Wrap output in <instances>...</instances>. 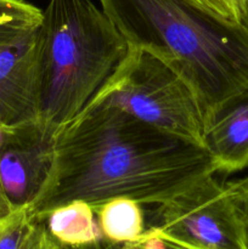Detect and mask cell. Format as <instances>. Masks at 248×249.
<instances>
[{
	"instance_id": "4",
	"label": "cell",
	"mask_w": 248,
	"mask_h": 249,
	"mask_svg": "<svg viewBox=\"0 0 248 249\" xmlns=\"http://www.w3.org/2000/svg\"><path fill=\"white\" fill-rule=\"evenodd\" d=\"M89 105L116 107L151 126L203 147V114L190 85L157 56L128 45Z\"/></svg>"
},
{
	"instance_id": "22",
	"label": "cell",
	"mask_w": 248,
	"mask_h": 249,
	"mask_svg": "<svg viewBox=\"0 0 248 249\" xmlns=\"http://www.w3.org/2000/svg\"><path fill=\"white\" fill-rule=\"evenodd\" d=\"M63 249H66V248H63Z\"/></svg>"
},
{
	"instance_id": "18",
	"label": "cell",
	"mask_w": 248,
	"mask_h": 249,
	"mask_svg": "<svg viewBox=\"0 0 248 249\" xmlns=\"http://www.w3.org/2000/svg\"><path fill=\"white\" fill-rule=\"evenodd\" d=\"M5 133H6V126L0 125V145H1L2 141H4ZM12 209L14 208H11V207H10V204L7 203L6 198H5L4 195H2L1 187H0V218H1V216H4L5 214L9 213V212H11Z\"/></svg>"
},
{
	"instance_id": "7",
	"label": "cell",
	"mask_w": 248,
	"mask_h": 249,
	"mask_svg": "<svg viewBox=\"0 0 248 249\" xmlns=\"http://www.w3.org/2000/svg\"><path fill=\"white\" fill-rule=\"evenodd\" d=\"M38 28L0 49V125L2 126L22 125L38 119L40 89Z\"/></svg>"
},
{
	"instance_id": "11",
	"label": "cell",
	"mask_w": 248,
	"mask_h": 249,
	"mask_svg": "<svg viewBox=\"0 0 248 249\" xmlns=\"http://www.w3.org/2000/svg\"><path fill=\"white\" fill-rule=\"evenodd\" d=\"M36 219L28 208L12 209L0 218V249H21Z\"/></svg>"
},
{
	"instance_id": "15",
	"label": "cell",
	"mask_w": 248,
	"mask_h": 249,
	"mask_svg": "<svg viewBox=\"0 0 248 249\" xmlns=\"http://www.w3.org/2000/svg\"><path fill=\"white\" fill-rule=\"evenodd\" d=\"M226 192L243 219L248 232V175L233 181L226 182Z\"/></svg>"
},
{
	"instance_id": "20",
	"label": "cell",
	"mask_w": 248,
	"mask_h": 249,
	"mask_svg": "<svg viewBox=\"0 0 248 249\" xmlns=\"http://www.w3.org/2000/svg\"><path fill=\"white\" fill-rule=\"evenodd\" d=\"M240 5L241 22L248 28V0H238Z\"/></svg>"
},
{
	"instance_id": "10",
	"label": "cell",
	"mask_w": 248,
	"mask_h": 249,
	"mask_svg": "<svg viewBox=\"0 0 248 249\" xmlns=\"http://www.w3.org/2000/svg\"><path fill=\"white\" fill-rule=\"evenodd\" d=\"M142 204L117 197L94 209L104 240L116 245L136 242L146 231Z\"/></svg>"
},
{
	"instance_id": "12",
	"label": "cell",
	"mask_w": 248,
	"mask_h": 249,
	"mask_svg": "<svg viewBox=\"0 0 248 249\" xmlns=\"http://www.w3.org/2000/svg\"><path fill=\"white\" fill-rule=\"evenodd\" d=\"M0 19H43V10L24 0H0Z\"/></svg>"
},
{
	"instance_id": "2",
	"label": "cell",
	"mask_w": 248,
	"mask_h": 249,
	"mask_svg": "<svg viewBox=\"0 0 248 249\" xmlns=\"http://www.w3.org/2000/svg\"><path fill=\"white\" fill-rule=\"evenodd\" d=\"M128 45L172 67L192 89L204 126L248 88V28L187 0H99Z\"/></svg>"
},
{
	"instance_id": "1",
	"label": "cell",
	"mask_w": 248,
	"mask_h": 249,
	"mask_svg": "<svg viewBox=\"0 0 248 249\" xmlns=\"http://www.w3.org/2000/svg\"><path fill=\"white\" fill-rule=\"evenodd\" d=\"M212 174L213 160L201 146L116 107L88 105L56 135L53 167L28 211L43 220L75 199L95 209L117 197L158 206Z\"/></svg>"
},
{
	"instance_id": "16",
	"label": "cell",
	"mask_w": 248,
	"mask_h": 249,
	"mask_svg": "<svg viewBox=\"0 0 248 249\" xmlns=\"http://www.w3.org/2000/svg\"><path fill=\"white\" fill-rule=\"evenodd\" d=\"M21 249H63L46 229L44 220H36Z\"/></svg>"
},
{
	"instance_id": "21",
	"label": "cell",
	"mask_w": 248,
	"mask_h": 249,
	"mask_svg": "<svg viewBox=\"0 0 248 249\" xmlns=\"http://www.w3.org/2000/svg\"><path fill=\"white\" fill-rule=\"evenodd\" d=\"M112 249H140V248L136 246L135 242H133V243H123V245H116V243H113Z\"/></svg>"
},
{
	"instance_id": "14",
	"label": "cell",
	"mask_w": 248,
	"mask_h": 249,
	"mask_svg": "<svg viewBox=\"0 0 248 249\" xmlns=\"http://www.w3.org/2000/svg\"><path fill=\"white\" fill-rule=\"evenodd\" d=\"M203 11L230 22H241L238 0H187Z\"/></svg>"
},
{
	"instance_id": "17",
	"label": "cell",
	"mask_w": 248,
	"mask_h": 249,
	"mask_svg": "<svg viewBox=\"0 0 248 249\" xmlns=\"http://www.w3.org/2000/svg\"><path fill=\"white\" fill-rule=\"evenodd\" d=\"M136 246L140 249H195L177 243L156 231L146 229L140 240L136 241Z\"/></svg>"
},
{
	"instance_id": "3",
	"label": "cell",
	"mask_w": 248,
	"mask_h": 249,
	"mask_svg": "<svg viewBox=\"0 0 248 249\" xmlns=\"http://www.w3.org/2000/svg\"><path fill=\"white\" fill-rule=\"evenodd\" d=\"M38 33V121L57 135L106 84L128 43L92 0H49Z\"/></svg>"
},
{
	"instance_id": "5",
	"label": "cell",
	"mask_w": 248,
	"mask_h": 249,
	"mask_svg": "<svg viewBox=\"0 0 248 249\" xmlns=\"http://www.w3.org/2000/svg\"><path fill=\"white\" fill-rule=\"evenodd\" d=\"M215 175L155 206L147 229L195 249H248L242 216Z\"/></svg>"
},
{
	"instance_id": "6",
	"label": "cell",
	"mask_w": 248,
	"mask_h": 249,
	"mask_svg": "<svg viewBox=\"0 0 248 249\" xmlns=\"http://www.w3.org/2000/svg\"><path fill=\"white\" fill-rule=\"evenodd\" d=\"M56 134L40 122L6 126L0 145V187L14 209L29 208L49 177Z\"/></svg>"
},
{
	"instance_id": "9",
	"label": "cell",
	"mask_w": 248,
	"mask_h": 249,
	"mask_svg": "<svg viewBox=\"0 0 248 249\" xmlns=\"http://www.w3.org/2000/svg\"><path fill=\"white\" fill-rule=\"evenodd\" d=\"M43 220L51 237L65 248L84 247L104 238L94 208L80 199L56 207Z\"/></svg>"
},
{
	"instance_id": "13",
	"label": "cell",
	"mask_w": 248,
	"mask_h": 249,
	"mask_svg": "<svg viewBox=\"0 0 248 249\" xmlns=\"http://www.w3.org/2000/svg\"><path fill=\"white\" fill-rule=\"evenodd\" d=\"M40 23L32 19H0V49L35 31Z\"/></svg>"
},
{
	"instance_id": "19",
	"label": "cell",
	"mask_w": 248,
	"mask_h": 249,
	"mask_svg": "<svg viewBox=\"0 0 248 249\" xmlns=\"http://www.w3.org/2000/svg\"><path fill=\"white\" fill-rule=\"evenodd\" d=\"M112 246H113V243L108 242V241H106V240H104V238H102V240L99 241V242L92 243V245H89V246H84V247L66 248V249H112ZM63 248H65V247H63Z\"/></svg>"
},
{
	"instance_id": "8",
	"label": "cell",
	"mask_w": 248,
	"mask_h": 249,
	"mask_svg": "<svg viewBox=\"0 0 248 249\" xmlns=\"http://www.w3.org/2000/svg\"><path fill=\"white\" fill-rule=\"evenodd\" d=\"M203 148L211 156L216 174L248 168V88L207 123Z\"/></svg>"
}]
</instances>
